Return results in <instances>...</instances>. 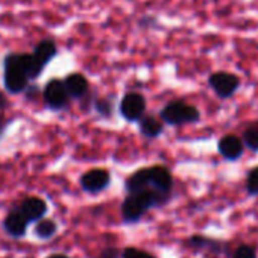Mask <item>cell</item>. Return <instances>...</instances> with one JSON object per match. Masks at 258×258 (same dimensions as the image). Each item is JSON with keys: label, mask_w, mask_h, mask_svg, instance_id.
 Instances as JSON below:
<instances>
[{"label": "cell", "mask_w": 258, "mask_h": 258, "mask_svg": "<svg viewBox=\"0 0 258 258\" xmlns=\"http://www.w3.org/2000/svg\"><path fill=\"white\" fill-rule=\"evenodd\" d=\"M167 196L154 190L146 188L142 191L129 193V196L124 199L121 207V214L126 222H137L146 210H149L154 205H158L161 201H164Z\"/></svg>", "instance_id": "6da1fadb"}, {"label": "cell", "mask_w": 258, "mask_h": 258, "mask_svg": "<svg viewBox=\"0 0 258 258\" xmlns=\"http://www.w3.org/2000/svg\"><path fill=\"white\" fill-rule=\"evenodd\" d=\"M201 118V112L196 106L182 102V100H173L169 102L161 109V120L167 124L179 126L185 123H195Z\"/></svg>", "instance_id": "7a4b0ae2"}, {"label": "cell", "mask_w": 258, "mask_h": 258, "mask_svg": "<svg viewBox=\"0 0 258 258\" xmlns=\"http://www.w3.org/2000/svg\"><path fill=\"white\" fill-rule=\"evenodd\" d=\"M28 75L20 64V55H10L5 59V85L11 93H20L28 85Z\"/></svg>", "instance_id": "3957f363"}, {"label": "cell", "mask_w": 258, "mask_h": 258, "mask_svg": "<svg viewBox=\"0 0 258 258\" xmlns=\"http://www.w3.org/2000/svg\"><path fill=\"white\" fill-rule=\"evenodd\" d=\"M208 84L220 99H228L238 90L240 79L229 72H216L210 76Z\"/></svg>", "instance_id": "277c9868"}, {"label": "cell", "mask_w": 258, "mask_h": 258, "mask_svg": "<svg viewBox=\"0 0 258 258\" xmlns=\"http://www.w3.org/2000/svg\"><path fill=\"white\" fill-rule=\"evenodd\" d=\"M146 111V99L140 93H127L120 102V114L127 121H139Z\"/></svg>", "instance_id": "5b68a950"}, {"label": "cell", "mask_w": 258, "mask_h": 258, "mask_svg": "<svg viewBox=\"0 0 258 258\" xmlns=\"http://www.w3.org/2000/svg\"><path fill=\"white\" fill-rule=\"evenodd\" d=\"M69 91L66 88V84L62 81L53 79L46 85L44 90V100L52 109H62L69 103Z\"/></svg>", "instance_id": "8992f818"}, {"label": "cell", "mask_w": 258, "mask_h": 258, "mask_svg": "<svg viewBox=\"0 0 258 258\" xmlns=\"http://www.w3.org/2000/svg\"><path fill=\"white\" fill-rule=\"evenodd\" d=\"M109 173L103 169H93L81 178V185L85 191L97 193L109 185Z\"/></svg>", "instance_id": "52a82bcc"}, {"label": "cell", "mask_w": 258, "mask_h": 258, "mask_svg": "<svg viewBox=\"0 0 258 258\" xmlns=\"http://www.w3.org/2000/svg\"><path fill=\"white\" fill-rule=\"evenodd\" d=\"M219 154L226 158V160H237L243 155L244 151V143L240 137L234 134H226L225 137L220 139L219 145Z\"/></svg>", "instance_id": "ba28073f"}, {"label": "cell", "mask_w": 258, "mask_h": 258, "mask_svg": "<svg viewBox=\"0 0 258 258\" xmlns=\"http://www.w3.org/2000/svg\"><path fill=\"white\" fill-rule=\"evenodd\" d=\"M149 175H151V187L167 196L172 190V182H173L170 172L163 166H154L149 167Z\"/></svg>", "instance_id": "9c48e42d"}, {"label": "cell", "mask_w": 258, "mask_h": 258, "mask_svg": "<svg viewBox=\"0 0 258 258\" xmlns=\"http://www.w3.org/2000/svg\"><path fill=\"white\" fill-rule=\"evenodd\" d=\"M28 222H29V220H28V219L23 216V213L19 210V211L10 213V214L5 217V220H4V228H5V231H7L10 235H13V237H16V238H20V237H23L25 232H26Z\"/></svg>", "instance_id": "30bf717a"}, {"label": "cell", "mask_w": 258, "mask_h": 258, "mask_svg": "<svg viewBox=\"0 0 258 258\" xmlns=\"http://www.w3.org/2000/svg\"><path fill=\"white\" fill-rule=\"evenodd\" d=\"M20 211L23 213V216L29 220V222H35V220H40L46 211H47V205L43 199L40 198H28L22 207H20Z\"/></svg>", "instance_id": "8fae6325"}, {"label": "cell", "mask_w": 258, "mask_h": 258, "mask_svg": "<svg viewBox=\"0 0 258 258\" xmlns=\"http://www.w3.org/2000/svg\"><path fill=\"white\" fill-rule=\"evenodd\" d=\"M64 84H66V88H67L70 97H75V99L82 97L88 91V81L81 73H72V75H69L64 79Z\"/></svg>", "instance_id": "7c38bea8"}, {"label": "cell", "mask_w": 258, "mask_h": 258, "mask_svg": "<svg viewBox=\"0 0 258 258\" xmlns=\"http://www.w3.org/2000/svg\"><path fill=\"white\" fill-rule=\"evenodd\" d=\"M146 188H152L151 187V175H149V169H140L139 172H136L134 175H131L126 181V190L129 193H136V191H142Z\"/></svg>", "instance_id": "4fadbf2b"}, {"label": "cell", "mask_w": 258, "mask_h": 258, "mask_svg": "<svg viewBox=\"0 0 258 258\" xmlns=\"http://www.w3.org/2000/svg\"><path fill=\"white\" fill-rule=\"evenodd\" d=\"M139 121H140V133L148 139H155L163 133V123L154 115H143Z\"/></svg>", "instance_id": "5bb4252c"}, {"label": "cell", "mask_w": 258, "mask_h": 258, "mask_svg": "<svg viewBox=\"0 0 258 258\" xmlns=\"http://www.w3.org/2000/svg\"><path fill=\"white\" fill-rule=\"evenodd\" d=\"M20 64L29 79L38 78L44 67V64L35 55H20Z\"/></svg>", "instance_id": "9a60e30c"}, {"label": "cell", "mask_w": 258, "mask_h": 258, "mask_svg": "<svg viewBox=\"0 0 258 258\" xmlns=\"http://www.w3.org/2000/svg\"><path fill=\"white\" fill-rule=\"evenodd\" d=\"M34 55L46 66L55 55H56V46H55V43L53 41H50V40H44V41H41L37 47H35V52H34Z\"/></svg>", "instance_id": "2e32d148"}, {"label": "cell", "mask_w": 258, "mask_h": 258, "mask_svg": "<svg viewBox=\"0 0 258 258\" xmlns=\"http://www.w3.org/2000/svg\"><path fill=\"white\" fill-rule=\"evenodd\" d=\"M243 143L246 148H249L250 151L256 152L258 151V121L250 123L243 133Z\"/></svg>", "instance_id": "e0dca14e"}, {"label": "cell", "mask_w": 258, "mask_h": 258, "mask_svg": "<svg viewBox=\"0 0 258 258\" xmlns=\"http://www.w3.org/2000/svg\"><path fill=\"white\" fill-rule=\"evenodd\" d=\"M35 232H37V235L40 238H44V240L46 238H50L56 232V223L53 220H47V219L40 220L38 225H37V228H35Z\"/></svg>", "instance_id": "ac0fdd59"}, {"label": "cell", "mask_w": 258, "mask_h": 258, "mask_svg": "<svg viewBox=\"0 0 258 258\" xmlns=\"http://www.w3.org/2000/svg\"><path fill=\"white\" fill-rule=\"evenodd\" d=\"M246 188L250 195H258V167L252 169L247 175Z\"/></svg>", "instance_id": "d6986e66"}, {"label": "cell", "mask_w": 258, "mask_h": 258, "mask_svg": "<svg viewBox=\"0 0 258 258\" xmlns=\"http://www.w3.org/2000/svg\"><path fill=\"white\" fill-rule=\"evenodd\" d=\"M96 111L103 117H109L112 114V100H109V99H97L96 100Z\"/></svg>", "instance_id": "ffe728a7"}, {"label": "cell", "mask_w": 258, "mask_h": 258, "mask_svg": "<svg viewBox=\"0 0 258 258\" xmlns=\"http://www.w3.org/2000/svg\"><path fill=\"white\" fill-rule=\"evenodd\" d=\"M123 258H154L152 255L140 250V249H136V247H127L124 252H123Z\"/></svg>", "instance_id": "44dd1931"}, {"label": "cell", "mask_w": 258, "mask_h": 258, "mask_svg": "<svg viewBox=\"0 0 258 258\" xmlns=\"http://www.w3.org/2000/svg\"><path fill=\"white\" fill-rule=\"evenodd\" d=\"M234 258H256V256H255V252L250 246H240L235 250Z\"/></svg>", "instance_id": "7402d4cb"}, {"label": "cell", "mask_w": 258, "mask_h": 258, "mask_svg": "<svg viewBox=\"0 0 258 258\" xmlns=\"http://www.w3.org/2000/svg\"><path fill=\"white\" fill-rule=\"evenodd\" d=\"M115 256H117V250L115 249H105L99 258H115Z\"/></svg>", "instance_id": "603a6c76"}, {"label": "cell", "mask_w": 258, "mask_h": 258, "mask_svg": "<svg viewBox=\"0 0 258 258\" xmlns=\"http://www.w3.org/2000/svg\"><path fill=\"white\" fill-rule=\"evenodd\" d=\"M5 106H7V97L0 93V109H4Z\"/></svg>", "instance_id": "cb8c5ba5"}, {"label": "cell", "mask_w": 258, "mask_h": 258, "mask_svg": "<svg viewBox=\"0 0 258 258\" xmlns=\"http://www.w3.org/2000/svg\"><path fill=\"white\" fill-rule=\"evenodd\" d=\"M4 129H5V120H4V117H2V115H0V136H2Z\"/></svg>", "instance_id": "d4e9b609"}, {"label": "cell", "mask_w": 258, "mask_h": 258, "mask_svg": "<svg viewBox=\"0 0 258 258\" xmlns=\"http://www.w3.org/2000/svg\"><path fill=\"white\" fill-rule=\"evenodd\" d=\"M49 258H67V256H64V255H52Z\"/></svg>", "instance_id": "484cf974"}]
</instances>
